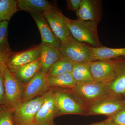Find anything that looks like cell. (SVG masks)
<instances>
[{
  "label": "cell",
  "instance_id": "6da1fadb",
  "mask_svg": "<svg viewBox=\"0 0 125 125\" xmlns=\"http://www.w3.org/2000/svg\"><path fill=\"white\" fill-rule=\"evenodd\" d=\"M66 21L71 36L76 41L92 47L103 46L99 37L97 23L67 18Z\"/></svg>",
  "mask_w": 125,
  "mask_h": 125
},
{
  "label": "cell",
  "instance_id": "7a4b0ae2",
  "mask_svg": "<svg viewBox=\"0 0 125 125\" xmlns=\"http://www.w3.org/2000/svg\"><path fill=\"white\" fill-rule=\"evenodd\" d=\"M72 90L81 103L89 105L90 107L114 96L108 85L94 82L77 83Z\"/></svg>",
  "mask_w": 125,
  "mask_h": 125
},
{
  "label": "cell",
  "instance_id": "3957f363",
  "mask_svg": "<svg viewBox=\"0 0 125 125\" xmlns=\"http://www.w3.org/2000/svg\"><path fill=\"white\" fill-rule=\"evenodd\" d=\"M61 42L59 49L62 55L74 63L87 64L96 61L92 47L76 41L71 36Z\"/></svg>",
  "mask_w": 125,
  "mask_h": 125
},
{
  "label": "cell",
  "instance_id": "277c9868",
  "mask_svg": "<svg viewBox=\"0 0 125 125\" xmlns=\"http://www.w3.org/2000/svg\"><path fill=\"white\" fill-rule=\"evenodd\" d=\"M44 95L27 102H20L14 108L16 125H33L37 113L43 104Z\"/></svg>",
  "mask_w": 125,
  "mask_h": 125
},
{
  "label": "cell",
  "instance_id": "5b68a950",
  "mask_svg": "<svg viewBox=\"0 0 125 125\" xmlns=\"http://www.w3.org/2000/svg\"><path fill=\"white\" fill-rule=\"evenodd\" d=\"M1 74L4 79L6 102L14 108L21 101L24 90L20 81L9 69L6 64L2 67Z\"/></svg>",
  "mask_w": 125,
  "mask_h": 125
},
{
  "label": "cell",
  "instance_id": "8992f818",
  "mask_svg": "<svg viewBox=\"0 0 125 125\" xmlns=\"http://www.w3.org/2000/svg\"><path fill=\"white\" fill-rule=\"evenodd\" d=\"M88 65L94 82L109 85L114 80L115 71L112 60L94 61Z\"/></svg>",
  "mask_w": 125,
  "mask_h": 125
},
{
  "label": "cell",
  "instance_id": "52a82bcc",
  "mask_svg": "<svg viewBox=\"0 0 125 125\" xmlns=\"http://www.w3.org/2000/svg\"><path fill=\"white\" fill-rule=\"evenodd\" d=\"M56 36L62 42L71 36L66 24V18L58 8L53 6L43 14Z\"/></svg>",
  "mask_w": 125,
  "mask_h": 125
},
{
  "label": "cell",
  "instance_id": "ba28073f",
  "mask_svg": "<svg viewBox=\"0 0 125 125\" xmlns=\"http://www.w3.org/2000/svg\"><path fill=\"white\" fill-rule=\"evenodd\" d=\"M40 56L41 49L39 45L23 51L11 52L7 56L6 64L9 69L14 73L19 67L39 59Z\"/></svg>",
  "mask_w": 125,
  "mask_h": 125
},
{
  "label": "cell",
  "instance_id": "9c48e42d",
  "mask_svg": "<svg viewBox=\"0 0 125 125\" xmlns=\"http://www.w3.org/2000/svg\"><path fill=\"white\" fill-rule=\"evenodd\" d=\"M43 104L37 113L34 124L35 125H54L53 120L58 112L54 96V93L49 91L44 94Z\"/></svg>",
  "mask_w": 125,
  "mask_h": 125
},
{
  "label": "cell",
  "instance_id": "30bf717a",
  "mask_svg": "<svg viewBox=\"0 0 125 125\" xmlns=\"http://www.w3.org/2000/svg\"><path fill=\"white\" fill-rule=\"evenodd\" d=\"M55 102L58 112L62 114H82L85 113L83 105L65 92L54 93Z\"/></svg>",
  "mask_w": 125,
  "mask_h": 125
},
{
  "label": "cell",
  "instance_id": "8fae6325",
  "mask_svg": "<svg viewBox=\"0 0 125 125\" xmlns=\"http://www.w3.org/2000/svg\"><path fill=\"white\" fill-rule=\"evenodd\" d=\"M102 5L99 0H82L79 9L75 12L77 19L99 23L102 18Z\"/></svg>",
  "mask_w": 125,
  "mask_h": 125
},
{
  "label": "cell",
  "instance_id": "7c38bea8",
  "mask_svg": "<svg viewBox=\"0 0 125 125\" xmlns=\"http://www.w3.org/2000/svg\"><path fill=\"white\" fill-rule=\"evenodd\" d=\"M47 74L39 71L27 83L20 102H27L46 92L48 90Z\"/></svg>",
  "mask_w": 125,
  "mask_h": 125
},
{
  "label": "cell",
  "instance_id": "4fadbf2b",
  "mask_svg": "<svg viewBox=\"0 0 125 125\" xmlns=\"http://www.w3.org/2000/svg\"><path fill=\"white\" fill-rule=\"evenodd\" d=\"M30 14L33 18L38 28L42 39V42L60 49L61 42L52 30L43 14Z\"/></svg>",
  "mask_w": 125,
  "mask_h": 125
},
{
  "label": "cell",
  "instance_id": "5bb4252c",
  "mask_svg": "<svg viewBox=\"0 0 125 125\" xmlns=\"http://www.w3.org/2000/svg\"><path fill=\"white\" fill-rule=\"evenodd\" d=\"M125 107V102L113 97L90 107L89 113L91 115H103L111 117Z\"/></svg>",
  "mask_w": 125,
  "mask_h": 125
},
{
  "label": "cell",
  "instance_id": "9a60e30c",
  "mask_svg": "<svg viewBox=\"0 0 125 125\" xmlns=\"http://www.w3.org/2000/svg\"><path fill=\"white\" fill-rule=\"evenodd\" d=\"M114 64L115 77L108 85L112 94L114 95L125 93V58L111 60Z\"/></svg>",
  "mask_w": 125,
  "mask_h": 125
},
{
  "label": "cell",
  "instance_id": "2e32d148",
  "mask_svg": "<svg viewBox=\"0 0 125 125\" xmlns=\"http://www.w3.org/2000/svg\"><path fill=\"white\" fill-rule=\"evenodd\" d=\"M41 49L42 65L40 71L47 74L52 66L62 56L60 49L52 45L41 42L39 45Z\"/></svg>",
  "mask_w": 125,
  "mask_h": 125
},
{
  "label": "cell",
  "instance_id": "e0dca14e",
  "mask_svg": "<svg viewBox=\"0 0 125 125\" xmlns=\"http://www.w3.org/2000/svg\"><path fill=\"white\" fill-rule=\"evenodd\" d=\"M95 61L108 60L125 58V48H111L103 46L92 47Z\"/></svg>",
  "mask_w": 125,
  "mask_h": 125
},
{
  "label": "cell",
  "instance_id": "ac0fdd59",
  "mask_svg": "<svg viewBox=\"0 0 125 125\" xmlns=\"http://www.w3.org/2000/svg\"><path fill=\"white\" fill-rule=\"evenodd\" d=\"M19 10L30 13L43 14L53 7L46 0H17Z\"/></svg>",
  "mask_w": 125,
  "mask_h": 125
},
{
  "label": "cell",
  "instance_id": "d6986e66",
  "mask_svg": "<svg viewBox=\"0 0 125 125\" xmlns=\"http://www.w3.org/2000/svg\"><path fill=\"white\" fill-rule=\"evenodd\" d=\"M42 62L40 58L19 67L14 72L16 77L20 81L27 83L40 71Z\"/></svg>",
  "mask_w": 125,
  "mask_h": 125
},
{
  "label": "cell",
  "instance_id": "ffe728a7",
  "mask_svg": "<svg viewBox=\"0 0 125 125\" xmlns=\"http://www.w3.org/2000/svg\"><path fill=\"white\" fill-rule=\"evenodd\" d=\"M71 74L76 83L94 82L88 63H74Z\"/></svg>",
  "mask_w": 125,
  "mask_h": 125
},
{
  "label": "cell",
  "instance_id": "44dd1931",
  "mask_svg": "<svg viewBox=\"0 0 125 125\" xmlns=\"http://www.w3.org/2000/svg\"><path fill=\"white\" fill-rule=\"evenodd\" d=\"M74 63L69 59L62 56L48 70V77L57 76L67 73H71Z\"/></svg>",
  "mask_w": 125,
  "mask_h": 125
},
{
  "label": "cell",
  "instance_id": "7402d4cb",
  "mask_svg": "<svg viewBox=\"0 0 125 125\" xmlns=\"http://www.w3.org/2000/svg\"><path fill=\"white\" fill-rule=\"evenodd\" d=\"M47 85L49 87L69 88L73 89L76 86V82L71 73H67L57 76L48 77Z\"/></svg>",
  "mask_w": 125,
  "mask_h": 125
},
{
  "label": "cell",
  "instance_id": "603a6c76",
  "mask_svg": "<svg viewBox=\"0 0 125 125\" xmlns=\"http://www.w3.org/2000/svg\"><path fill=\"white\" fill-rule=\"evenodd\" d=\"M18 3L15 0H0V21H9L19 10Z\"/></svg>",
  "mask_w": 125,
  "mask_h": 125
},
{
  "label": "cell",
  "instance_id": "cb8c5ba5",
  "mask_svg": "<svg viewBox=\"0 0 125 125\" xmlns=\"http://www.w3.org/2000/svg\"><path fill=\"white\" fill-rule=\"evenodd\" d=\"M9 21H2L0 26V53L7 56L12 52L8 42Z\"/></svg>",
  "mask_w": 125,
  "mask_h": 125
},
{
  "label": "cell",
  "instance_id": "d4e9b609",
  "mask_svg": "<svg viewBox=\"0 0 125 125\" xmlns=\"http://www.w3.org/2000/svg\"><path fill=\"white\" fill-rule=\"evenodd\" d=\"M0 125H16L14 115L10 111H0Z\"/></svg>",
  "mask_w": 125,
  "mask_h": 125
},
{
  "label": "cell",
  "instance_id": "484cf974",
  "mask_svg": "<svg viewBox=\"0 0 125 125\" xmlns=\"http://www.w3.org/2000/svg\"><path fill=\"white\" fill-rule=\"evenodd\" d=\"M115 125H125V107L110 117Z\"/></svg>",
  "mask_w": 125,
  "mask_h": 125
},
{
  "label": "cell",
  "instance_id": "4316f807",
  "mask_svg": "<svg viewBox=\"0 0 125 125\" xmlns=\"http://www.w3.org/2000/svg\"><path fill=\"white\" fill-rule=\"evenodd\" d=\"M82 0H67V10L76 12L79 9Z\"/></svg>",
  "mask_w": 125,
  "mask_h": 125
},
{
  "label": "cell",
  "instance_id": "83f0119b",
  "mask_svg": "<svg viewBox=\"0 0 125 125\" xmlns=\"http://www.w3.org/2000/svg\"><path fill=\"white\" fill-rule=\"evenodd\" d=\"M5 102H6L5 94L4 79L1 72L0 73V104H4Z\"/></svg>",
  "mask_w": 125,
  "mask_h": 125
},
{
  "label": "cell",
  "instance_id": "f1b7e54d",
  "mask_svg": "<svg viewBox=\"0 0 125 125\" xmlns=\"http://www.w3.org/2000/svg\"><path fill=\"white\" fill-rule=\"evenodd\" d=\"M90 125H115L112 121L111 118L109 117L107 120L103 121L98 123H94Z\"/></svg>",
  "mask_w": 125,
  "mask_h": 125
},
{
  "label": "cell",
  "instance_id": "f546056e",
  "mask_svg": "<svg viewBox=\"0 0 125 125\" xmlns=\"http://www.w3.org/2000/svg\"><path fill=\"white\" fill-rule=\"evenodd\" d=\"M7 56L0 53V73L1 72L3 66L6 64Z\"/></svg>",
  "mask_w": 125,
  "mask_h": 125
},
{
  "label": "cell",
  "instance_id": "4dcf8cb0",
  "mask_svg": "<svg viewBox=\"0 0 125 125\" xmlns=\"http://www.w3.org/2000/svg\"><path fill=\"white\" fill-rule=\"evenodd\" d=\"M1 21H0V26L1 24Z\"/></svg>",
  "mask_w": 125,
  "mask_h": 125
},
{
  "label": "cell",
  "instance_id": "1f68e13d",
  "mask_svg": "<svg viewBox=\"0 0 125 125\" xmlns=\"http://www.w3.org/2000/svg\"><path fill=\"white\" fill-rule=\"evenodd\" d=\"M123 95H124V96H125V94H123Z\"/></svg>",
  "mask_w": 125,
  "mask_h": 125
},
{
  "label": "cell",
  "instance_id": "d6a6232c",
  "mask_svg": "<svg viewBox=\"0 0 125 125\" xmlns=\"http://www.w3.org/2000/svg\"></svg>",
  "mask_w": 125,
  "mask_h": 125
}]
</instances>
